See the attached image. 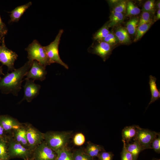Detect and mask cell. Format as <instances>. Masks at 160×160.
I'll return each mask as SVG.
<instances>
[{"mask_svg": "<svg viewBox=\"0 0 160 160\" xmlns=\"http://www.w3.org/2000/svg\"><path fill=\"white\" fill-rule=\"evenodd\" d=\"M127 150L132 155L133 160H137L139 153L143 151L138 143L135 141H133L128 143L122 141Z\"/></svg>", "mask_w": 160, "mask_h": 160, "instance_id": "obj_17", "label": "cell"}, {"mask_svg": "<svg viewBox=\"0 0 160 160\" xmlns=\"http://www.w3.org/2000/svg\"><path fill=\"white\" fill-rule=\"evenodd\" d=\"M3 36H1V35H0V40H1V39H1V37H3ZM0 46H1L0 45Z\"/></svg>", "mask_w": 160, "mask_h": 160, "instance_id": "obj_43", "label": "cell"}, {"mask_svg": "<svg viewBox=\"0 0 160 160\" xmlns=\"http://www.w3.org/2000/svg\"><path fill=\"white\" fill-rule=\"evenodd\" d=\"M25 49L28 53L27 57L30 62L32 63L34 60L37 61L45 67L51 64L44 47L37 40H34Z\"/></svg>", "mask_w": 160, "mask_h": 160, "instance_id": "obj_3", "label": "cell"}, {"mask_svg": "<svg viewBox=\"0 0 160 160\" xmlns=\"http://www.w3.org/2000/svg\"><path fill=\"white\" fill-rule=\"evenodd\" d=\"M55 160H74L73 153L66 147L62 148L56 152Z\"/></svg>", "mask_w": 160, "mask_h": 160, "instance_id": "obj_23", "label": "cell"}, {"mask_svg": "<svg viewBox=\"0 0 160 160\" xmlns=\"http://www.w3.org/2000/svg\"><path fill=\"white\" fill-rule=\"evenodd\" d=\"M7 33V30L6 28H3L0 27V35L3 36Z\"/></svg>", "mask_w": 160, "mask_h": 160, "instance_id": "obj_37", "label": "cell"}, {"mask_svg": "<svg viewBox=\"0 0 160 160\" xmlns=\"http://www.w3.org/2000/svg\"><path fill=\"white\" fill-rule=\"evenodd\" d=\"M140 12V9L131 1H127L126 10V15L130 16L139 14Z\"/></svg>", "mask_w": 160, "mask_h": 160, "instance_id": "obj_27", "label": "cell"}, {"mask_svg": "<svg viewBox=\"0 0 160 160\" xmlns=\"http://www.w3.org/2000/svg\"><path fill=\"white\" fill-rule=\"evenodd\" d=\"M151 14L146 12H143L139 20L138 25L152 23Z\"/></svg>", "mask_w": 160, "mask_h": 160, "instance_id": "obj_31", "label": "cell"}, {"mask_svg": "<svg viewBox=\"0 0 160 160\" xmlns=\"http://www.w3.org/2000/svg\"><path fill=\"white\" fill-rule=\"evenodd\" d=\"M108 27L105 26L101 28L95 35L94 39L97 41L103 39L110 33Z\"/></svg>", "mask_w": 160, "mask_h": 160, "instance_id": "obj_29", "label": "cell"}, {"mask_svg": "<svg viewBox=\"0 0 160 160\" xmlns=\"http://www.w3.org/2000/svg\"><path fill=\"white\" fill-rule=\"evenodd\" d=\"M84 151L87 155L94 159L104 150L100 145L89 142Z\"/></svg>", "mask_w": 160, "mask_h": 160, "instance_id": "obj_18", "label": "cell"}, {"mask_svg": "<svg viewBox=\"0 0 160 160\" xmlns=\"http://www.w3.org/2000/svg\"><path fill=\"white\" fill-rule=\"evenodd\" d=\"M74 160H95L82 149H78L73 153Z\"/></svg>", "mask_w": 160, "mask_h": 160, "instance_id": "obj_28", "label": "cell"}, {"mask_svg": "<svg viewBox=\"0 0 160 160\" xmlns=\"http://www.w3.org/2000/svg\"><path fill=\"white\" fill-rule=\"evenodd\" d=\"M121 160H134L132 155L127 150L124 143L121 153Z\"/></svg>", "mask_w": 160, "mask_h": 160, "instance_id": "obj_35", "label": "cell"}, {"mask_svg": "<svg viewBox=\"0 0 160 160\" xmlns=\"http://www.w3.org/2000/svg\"><path fill=\"white\" fill-rule=\"evenodd\" d=\"M140 127L132 125L124 127L122 131V141L128 143L133 141Z\"/></svg>", "mask_w": 160, "mask_h": 160, "instance_id": "obj_14", "label": "cell"}, {"mask_svg": "<svg viewBox=\"0 0 160 160\" xmlns=\"http://www.w3.org/2000/svg\"><path fill=\"white\" fill-rule=\"evenodd\" d=\"M32 63L27 62L23 66L7 73L0 79V91L4 94L10 93L17 96L22 88L24 77L30 68Z\"/></svg>", "mask_w": 160, "mask_h": 160, "instance_id": "obj_1", "label": "cell"}, {"mask_svg": "<svg viewBox=\"0 0 160 160\" xmlns=\"http://www.w3.org/2000/svg\"><path fill=\"white\" fill-rule=\"evenodd\" d=\"M139 20L136 17L130 19L126 24V28L129 34H134L136 32V29L138 26Z\"/></svg>", "mask_w": 160, "mask_h": 160, "instance_id": "obj_25", "label": "cell"}, {"mask_svg": "<svg viewBox=\"0 0 160 160\" xmlns=\"http://www.w3.org/2000/svg\"><path fill=\"white\" fill-rule=\"evenodd\" d=\"M4 75V73L3 72V69L2 66H0V79L1 78V75Z\"/></svg>", "mask_w": 160, "mask_h": 160, "instance_id": "obj_41", "label": "cell"}, {"mask_svg": "<svg viewBox=\"0 0 160 160\" xmlns=\"http://www.w3.org/2000/svg\"><path fill=\"white\" fill-rule=\"evenodd\" d=\"M109 17L108 27H112L123 22L124 16L123 13L112 12Z\"/></svg>", "mask_w": 160, "mask_h": 160, "instance_id": "obj_21", "label": "cell"}, {"mask_svg": "<svg viewBox=\"0 0 160 160\" xmlns=\"http://www.w3.org/2000/svg\"><path fill=\"white\" fill-rule=\"evenodd\" d=\"M15 135L16 141L25 148L30 149L27 140L25 129L20 127L16 130Z\"/></svg>", "mask_w": 160, "mask_h": 160, "instance_id": "obj_19", "label": "cell"}, {"mask_svg": "<svg viewBox=\"0 0 160 160\" xmlns=\"http://www.w3.org/2000/svg\"></svg>", "mask_w": 160, "mask_h": 160, "instance_id": "obj_47", "label": "cell"}, {"mask_svg": "<svg viewBox=\"0 0 160 160\" xmlns=\"http://www.w3.org/2000/svg\"><path fill=\"white\" fill-rule=\"evenodd\" d=\"M151 147L155 152L160 153V133L153 141Z\"/></svg>", "mask_w": 160, "mask_h": 160, "instance_id": "obj_34", "label": "cell"}, {"mask_svg": "<svg viewBox=\"0 0 160 160\" xmlns=\"http://www.w3.org/2000/svg\"><path fill=\"white\" fill-rule=\"evenodd\" d=\"M103 40L104 41L110 45L116 44L118 41V39L115 34L110 33Z\"/></svg>", "mask_w": 160, "mask_h": 160, "instance_id": "obj_36", "label": "cell"}, {"mask_svg": "<svg viewBox=\"0 0 160 160\" xmlns=\"http://www.w3.org/2000/svg\"><path fill=\"white\" fill-rule=\"evenodd\" d=\"M156 18L157 20H159L160 18V10L159 9L157 12Z\"/></svg>", "mask_w": 160, "mask_h": 160, "instance_id": "obj_40", "label": "cell"}, {"mask_svg": "<svg viewBox=\"0 0 160 160\" xmlns=\"http://www.w3.org/2000/svg\"><path fill=\"white\" fill-rule=\"evenodd\" d=\"M8 143L6 137L0 138V160H9Z\"/></svg>", "mask_w": 160, "mask_h": 160, "instance_id": "obj_22", "label": "cell"}, {"mask_svg": "<svg viewBox=\"0 0 160 160\" xmlns=\"http://www.w3.org/2000/svg\"><path fill=\"white\" fill-rule=\"evenodd\" d=\"M85 138L84 135L81 133L76 134L73 137V142L74 144L77 146H81L84 143Z\"/></svg>", "mask_w": 160, "mask_h": 160, "instance_id": "obj_32", "label": "cell"}, {"mask_svg": "<svg viewBox=\"0 0 160 160\" xmlns=\"http://www.w3.org/2000/svg\"><path fill=\"white\" fill-rule=\"evenodd\" d=\"M25 82L23 86L24 96L20 102V103L24 100L31 102L39 94L41 86L36 84L34 81L31 79H25Z\"/></svg>", "mask_w": 160, "mask_h": 160, "instance_id": "obj_9", "label": "cell"}, {"mask_svg": "<svg viewBox=\"0 0 160 160\" xmlns=\"http://www.w3.org/2000/svg\"><path fill=\"white\" fill-rule=\"evenodd\" d=\"M0 125L5 132L16 130L20 128V124L15 119L8 115H0Z\"/></svg>", "mask_w": 160, "mask_h": 160, "instance_id": "obj_12", "label": "cell"}, {"mask_svg": "<svg viewBox=\"0 0 160 160\" xmlns=\"http://www.w3.org/2000/svg\"><path fill=\"white\" fill-rule=\"evenodd\" d=\"M110 44L104 41L100 42L94 48L93 53L100 57L105 61L111 53Z\"/></svg>", "mask_w": 160, "mask_h": 160, "instance_id": "obj_13", "label": "cell"}, {"mask_svg": "<svg viewBox=\"0 0 160 160\" xmlns=\"http://www.w3.org/2000/svg\"><path fill=\"white\" fill-rule=\"evenodd\" d=\"M6 132L2 127L0 125V138L5 137V133Z\"/></svg>", "mask_w": 160, "mask_h": 160, "instance_id": "obj_38", "label": "cell"}, {"mask_svg": "<svg viewBox=\"0 0 160 160\" xmlns=\"http://www.w3.org/2000/svg\"><path fill=\"white\" fill-rule=\"evenodd\" d=\"M68 132H49L44 133V140L47 144L56 152L66 147L71 137Z\"/></svg>", "mask_w": 160, "mask_h": 160, "instance_id": "obj_2", "label": "cell"}, {"mask_svg": "<svg viewBox=\"0 0 160 160\" xmlns=\"http://www.w3.org/2000/svg\"><path fill=\"white\" fill-rule=\"evenodd\" d=\"M115 35L121 43L126 44L130 42V38L129 33L126 28L123 27H120L118 28Z\"/></svg>", "mask_w": 160, "mask_h": 160, "instance_id": "obj_20", "label": "cell"}, {"mask_svg": "<svg viewBox=\"0 0 160 160\" xmlns=\"http://www.w3.org/2000/svg\"><path fill=\"white\" fill-rule=\"evenodd\" d=\"M8 151L9 159L18 157L24 160L31 159L33 151L26 148L15 140L10 139L8 143Z\"/></svg>", "mask_w": 160, "mask_h": 160, "instance_id": "obj_5", "label": "cell"}, {"mask_svg": "<svg viewBox=\"0 0 160 160\" xmlns=\"http://www.w3.org/2000/svg\"><path fill=\"white\" fill-rule=\"evenodd\" d=\"M32 160H55L56 152L43 141L33 151Z\"/></svg>", "mask_w": 160, "mask_h": 160, "instance_id": "obj_8", "label": "cell"}, {"mask_svg": "<svg viewBox=\"0 0 160 160\" xmlns=\"http://www.w3.org/2000/svg\"><path fill=\"white\" fill-rule=\"evenodd\" d=\"M155 6L154 0L147 1L143 5L142 11L147 12L152 14H154L155 12Z\"/></svg>", "mask_w": 160, "mask_h": 160, "instance_id": "obj_30", "label": "cell"}, {"mask_svg": "<svg viewBox=\"0 0 160 160\" xmlns=\"http://www.w3.org/2000/svg\"><path fill=\"white\" fill-rule=\"evenodd\" d=\"M156 160H160V159H156Z\"/></svg>", "mask_w": 160, "mask_h": 160, "instance_id": "obj_45", "label": "cell"}, {"mask_svg": "<svg viewBox=\"0 0 160 160\" xmlns=\"http://www.w3.org/2000/svg\"><path fill=\"white\" fill-rule=\"evenodd\" d=\"M45 67L37 61H33L26 75L25 79H31L34 81L39 80L41 81L45 80L47 73Z\"/></svg>", "mask_w": 160, "mask_h": 160, "instance_id": "obj_10", "label": "cell"}, {"mask_svg": "<svg viewBox=\"0 0 160 160\" xmlns=\"http://www.w3.org/2000/svg\"><path fill=\"white\" fill-rule=\"evenodd\" d=\"M32 160V159L31 158V159H27V160Z\"/></svg>", "mask_w": 160, "mask_h": 160, "instance_id": "obj_44", "label": "cell"}, {"mask_svg": "<svg viewBox=\"0 0 160 160\" xmlns=\"http://www.w3.org/2000/svg\"><path fill=\"white\" fill-rule=\"evenodd\" d=\"M0 27L3 28H6L5 25L4 23L2 22L0 15Z\"/></svg>", "mask_w": 160, "mask_h": 160, "instance_id": "obj_39", "label": "cell"}, {"mask_svg": "<svg viewBox=\"0 0 160 160\" xmlns=\"http://www.w3.org/2000/svg\"><path fill=\"white\" fill-rule=\"evenodd\" d=\"M113 156L112 152L104 151L99 154L97 158L99 160H112Z\"/></svg>", "mask_w": 160, "mask_h": 160, "instance_id": "obj_33", "label": "cell"}, {"mask_svg": "<svg viewBox=\"0 0 160 160\" xmlns=\"http://www.w3.org/2000/svg\"><path fill=\"white\" fill-rule=\"evenodd\" d=\"M26 129L29 148L33 151L35 148L44 140V133L31 126H29Z\"/></svg>", "mask_w": 160, "mask_h": 160, "instance_id": "obj_11", "label": "cell"}, {"mask_svg": "<svg viewBox=\"0 0 160 160\" xmlns=\"http://www.w3.org/2000/svg\"><path fill=\"white\" fill-rule=\"evenodd\" d=\"M159 133L147 129L140 127L133 141L137 142L143 150L151 149V143Z\"/></svg>", "mask_w": 160, "mask_h": 160, "instance_id": "obj_7", "label": "cell"}, {"mask_svg": "<svg viewBox=\"0 0 160 160\" xmlns=\"http://www.w3.org/2000/svg\"></svg>", "mask_w": 160, "mask_h": 160, "instance_id": "obj_46", "label": "cell"}, {"mask_svg": "<svg viewBox=\"0 0 160 160\" xmlns=\"http://www.w3.org/2000/svg\"><path fill=\"white\" fill-rule=\"evenodd\" d=\"M32 4L31 2L29 1L23 5L18 6L11 12L10 20L12 22H17L26 10Z\"/></svg>", "mask_w": 160, "mask_h": 160, "instance_id": "obj_16", "label": "cell"}, {"mask_svg": "<svg viewBox=\"0 0 160 160\" xmlns=\"http://www.w3.org/2000/svg\"><path fill=\"white\" fill-rule=\"evenodd\" d=\"M151 24L152 23L138 25L136 29V36L134 41H136L140 39L148 30Z\"/></svg>", "mask_w": 160, "mask_h": 160, "instance_id": "obj_26", "label": "cell"}, {"mask_svg": "<svg viewBox=\"0 0 160 160\" xmlns=\"http://www.w3.org/2000/svg\"><path fill=\"white\" fill-rule=\"evenodd\" d=\"M156 7L158 9H160V1H158L156 3Z\"/></svg>", "mask_w": 160, "mask_h": 160, "instance_id": "obj_42", "label": "cell"}, {"mask_svg": "<svg viewBox=\"0 0 160 160\" xmlns=\"http://www.w3.org/2000/svg\"><path fill=\"white\" fill-rule=\"evenodd\" d=\"M63 32V30L60 29L54 41L49 45L44 47L50 64L57 63L61 65L66 69H68V66L61 59L59 53V45Z\"/></svg>", "mask_w": 160, "mask_h": 160, "instance_id": "obj_4", "label": "cell"}, {"mask_svg": "<svg viewBox=\"0 0 160 160\" xmlns=\"http://www.w3.org/2000/svg\"><path fill=\"white\" fill-rule=\"evenodd\" d=\"M127 1L124 0L111 1L113 5L112 12L126 13Z\"/></svg>", "mask_w": 160, "mask_h": 160, "instance_id": "obj_24", "label": "cell"}, {"mask_svg": "<svg viewBox=\"0 0 160 160\" xmlns=\"http://www.w3.org/2000/svg\"><path fill=\"white\" fill-rule=\"evenodd\" d=\"M1 41L0 47V62L7 66L8 71L12 72L15 69L14 63L18 55L16 52L7 47L4 42V36L2 38Z\"/></svg>", "mask_w": 160, "mask_h": 160, "instance_id": "obj_6", "label": "cell"}, {"mask_svg": "<svg viewBox=\"0 0 160 160\" xmlns=\"http://www.w3.org/2000/svg\"><path fill=\"white\" fill-rule=\"evenodd\" d=\"M149 84L151 94V98L148 107L160 98V91L158 88L156 84V78L152 75L149 76Z\"/></svg>", "mask_w": 160, "mask_h": 160, "instance_id": "obj_15", "label": "cell"}]
</instances>
